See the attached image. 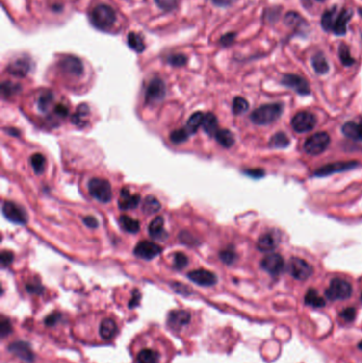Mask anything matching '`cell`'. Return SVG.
<instances>
[{
	"label": "cell",
	"mask_w": 362,
	"mask_h": 363,
	"mask_svg": "<svg viewBox=\"0 0 362 363\" xmlns=\"http://www.w3.org/2000/svg\"><path fill=\"white\" fill-rule=\"evenodd\" d=\"M215 138L217 142L221 145L224 148H231V146L235 144V137L230 130L221 129L218 130L215 134Z\"/></svg>",
	"instance_id": "obj_30"
},
{
	"label": "cell",
	"mask_w": 362,
	"mask_h": 363,
	"mask_svg": "<svg viewBox=\"0 0 362 363\" xmlns=\"http://www.w3.org/2000/svg\"><path fill=\"white\" fill-rule=\"evenodd\" d=\"M8 350L26 362L32 363L34 361V354L32 352L30 344L27 342H13L8 346Z\"/></svg>",
	"instance_id": "obj_16"
},
{
	"label": "cell",
	"mask_w": 362,
	"mask_h": 363,
	"mask_svg": "<svg viewBox=\"0 0 362 363\" xmlns=\"http://www.w3.org/2000/svg\"><path fill=\"white\" fill-rule=\"evenodd\" d=\"M53 102V95L52 93L50 92H46L44 93L42 96L40 100H38V108H40V111L43 112V113H46L49 107L51 105V103Z\"/></svg>",
	"instance_id": "obj_40"
},
{
	"label": "cell",
	"mask_w": 362,
	"mask_h": 363,
	"mask_svg": "<svg viewBox=\"0 0 362 363\" xmlns=\"http://www.w3.org/2000/svg\"><path fill=\"white\" fill-rule=\"evenodd\" d=\"M360 299H361V302H362V293H361V295H360Z\"/></svg>",
	"instance_id": "obj_61"
},
{
	"label": "cell",
	"mask_w": 362,
	"mask_h": 363,
	"mask_svg": "<svg viewBox=\"0 0 362 363\" xmlns=\"http://www.w3.org/2000/svg\"><path fill=\"white\" fill-rule=\"evenodd\" d=\"M149 234L153 239L164 240L167 238V233L164 228V219L163 217H156L152 220L149 225Z\"/></svg>",
	"instance_id": "obj_23"
},
{
	"label": "cell",
	"mask_w": 362,
	"mask_h": 363,
	"mask_svg": "<svg viewBox=\"0 0 362 363\" xmlns=\"http://www.w3.org/2000/svg\"><path fill=\"white\" fill-rule=\"evenodd\" d=\"M0 259H1L2 266H8L9 265L12 264L13 259H14V254L10 251H3L1 253V257H0Z\"/></svg>",
	"instance_id": "obj_49"
},
{
	"label": "cell",
	"mask_w": 362,
	"mask_h": 363,
	"mask_svg": "<svg viewBox=\"0 0 362 363\" xmlns=\"http://www.w3.org/2000/svg\"><path fill=\"white\" fill-rule=\"evenodd\" d=\"M26 289L29 293H32V294H42L44 288L40 284H34V283H29L26 286Z\"/></svg>",
	"instance_id": "obj_50"
},
{
	"label": "cell",
	"mask_w": 362,
	"mask_h": 363,
	"mask_svg": "<svg viewBox=\"0 0 362 363\" xmlns=\"http://www.w3.org/2000/svg\"><path fill=\"white\" fill-rule=\"evenodd\" d=\"M249 110V102L242 97H236L233 101L232 111L235 115H241Z\"/></svg>",
	"instance_id": "obj_39"
},
{
	"label": "cell",
	"mask_w": 362,
	"mask_h": 363,
	"mask_svg": "<svg viewBox=\"0 0 362 363\" xmlns=\"http://www.w3.org/2000/svg\"><path fill=\"white\" fill-rule=\"evenodd\" d=\"M358 13H359V15L362 17V8H360V9L358 10Z\"/></svg>",
	"instance_id": "obj_59"
},
{
	"label": "cell",
	"mask_w": 362,
	"mask_h": 363,
	"mask_svg": "<svg viewBox=\"0 0 362 363\" xmlns=\"http://www.w3.org/2000/svg\"><path fill=\"white\" fill-rule=\"evenodd\" d=\"M358 347H359V348H360V349L362 350V341H361V342H360V343L358 344Z\"/></svg>",
	"instance_id": "obj_60"
},
{
	"label": "cell",
	"mask_w": 362,
	"mask_h": 363,
	"mask_svg": "<svg viewBox=\"0 0 362 363\" xmlns=\"http://www.w3.org/2000/svg\"><path fill=\"white\" fill-rule=\"evenodd\" d=\"M203 130L205 131L206 134L208 135L215 136V134L217 133L218 129V119L212 113H207L204 115V119H203V123H202Z\"/></svg>",
	"instance_id": "obj_28"
},
{
	"label": "cell",
	"mask_w": 362,
	"mask_h": 363,
	"mask_svg": "<svg viewBox=\"0 0 362 363\" xmlns=\"http://www.w3.org/2000/svg\"><path fill=\"white\" fill-rule=\"evenodd\" d=\"M99 333L103 340H111L117 334V324L112 318H104L100 324Z\"/></svg>",
	"instance_id": "obj_24"
},
{
	"label": "cell",
	"mask_w": 362,
	"mask_h": 363,
	"mask_svg": "<svg viewBox=\"0 0 362 363\" xmlns=\"http://www.w3.org/2000/svg\"><path fill=\"white\" fill-rule=\"evenodd\" d=\"M166 85L163 80L158 78L153 79L147 87L146 91V103L147 104H157L165 98Z\"/></svg>",
	"instance_id": "obj_9"
},
{
	"label": "cell",
	"mask_w": 362,
	"mask_h": 363,
	"mask_svg": "<svg viewBox=\"0 0 362 363\" xmlns=\"http://www.w3.org/2000/svg\"><path fill=\"white\" fill-rule=\"evenodd\" d=\"M155 2L164 11H172L178 5V0H155Z\"/></svg>",
	"instance_id": "obj_47"
},
{
	"label": "cell",
	"mask_w": 362,
	"mask_h": 363,
	"mask_svg": "<svg viewBox=\"0 0 362 363\" xmlns=\"http://www.w3.org/2000/svg\"><path fill=\"white\" fill-rule=\"evenodd\" d=\"M12 329V324L9 318L2 316L1 320H0V335H1V338H4L11 334Z\"/></svg>",
	"instance_id": "obj_45"
},
{
	"label": "cell",
	"mask_w": 362,
	"mask_h": 363,
	"mask_svg": "<svg viewBox=\"0 0 362 363\" xmlns=\"http://www.w3.org/2000/svg\"><path fill=\"white\" fill-rule=\"evenodd\" d=\"M279 240L276 239V236L272 233H266L263 234L261 237L257 241V248L261 252H270L273 251L274 248L277 246V242Z\"/></svg>",
	"instance_id": "obj_25"
},
{
	"label": "cell",
	"mask_w": 362,
	"mask_h": 363,
	"mask_svg": "<svg viewBox=\"0 0 362 363\" xmlns=\"http://www.w3.org/2000/svg\"><path fill=\"white\" fill-rule=\"evenodd\" d=\"M290 145V139L286 133L284 132H279L274 134V135L271 137L269 145L271 148H275V149H284L287 148V146Z\"/></svg>",
	"instance_id": "obj_33"
},
{
	"label": "cell",
	"mask_w": 362,
	"mask_h": 363,
	"mask_svg": "<svg viewBox=\"0 0 362 363\" xmlns=\"http://www.w3.org/2000/svg\"><path fill=\"white\" fill-rule=\"evenodd\" d=\"M140 203L139 194H131L130 190L127 188H122L120 193V197L118 201V206L122 210L136 208Z\"/></svg>",
	"instance_id": "obj_18"
},
{
	"label": "cell",
	"mask_w": 362,
	"mask_h": 363,
	"mask_svg": "<svg viewBox=\"0 0 362 363\" xmlns=\"http://www.w3.org/2000/svg\"><path fill=\"white\" fill-rule=\"evenodd\" d=\"M244 174H247L251 177H254V178H259V177H262L264 175V171L262 169H248V170H244Z\"/></svg>",
	"instance_id": "obj_52"
},
{
	"label": "cell",
	"mask_w": 362,
	"mask_h": 363,
	"mask_svg": "<svg viewBox=\"0 0 362 363\" xmlns=\"http://www.w3.org/2000/svg\"><path fill=\"white\" fill-rule=\"evenodd\" d=\"M191 320V315L186 310H172L168 315V324L172 328H181L188 324Z\"/></svg>",
	"instance_id": "obj_19"
},
{
	"label": "cell",
	"mask_w": 362,
	"mask_h": 363,
	"mask_svg": "<svg viewBox=\"0 0 362 363\" xmlns=\"http://www.w3.org/2000/svg\"><path fill=\"white\" fill-rule=\"evenodd\" d=\"M119 223H120L121 228L128 233L136 234L139 232V229H140L139 221L135 220L129 216H121L119 218Z\"/></svg>",
	"instance_id": "obj_32"
},
{
	"label": "cell",
	"mask_w": 362,
	"mask_h": 363,
	"mask_svg": "<svg viewBox=\"0 0 362 363\" xmlns=\"http://www.w3.org/2000/svg\"><path fill=\"white\" fill-rule=\"evenodd\" d=\"M316 125L315 115L307 112L301 111L296 113L293 118L291 119V126L296 133H307L312 131Z\"/></svg>",
	"instance_id": "obj_6"
},
{
	"label": "cell",
	"mask_w": 362,
	"mask_h": 363,
	"mask_svg": "<svg viewBox=\"0 0 362 363\" xmlns=\"http://www.w3.org/2000/svg\"><path fill=\"white\" fill-rule=\"evenodd\" d=\"M140 298H141V294L139 293V291L138 290H135L133 292V297H132V299L130 301V303H129V307H130V308L136 307V306L139 305Z\"/></svg>",
	"instance_id": "obj_54"
},
{
	"label": "cell",
	"mask_w": 362,
	"mask_h": 363,
	"mask_svg": "<svg viewBox=\"0 0 362 363\" xmlns=\"http://www.w3.org/2000/svg\"><path fill=\"white\" fill-rule=\"evenodd\" d=\"M353 16V11L351 9H341L338 15L337 21L335 23L333 32L337 36L345 35L347 31V24L351 21Z\"/></svg>",
	"instance_id": "obj_17"
},
{
	"label": "cell",
	"mask_w": 362,
	"mask_h": 363,
	"mask_svg": "<svg viewBox=\"0 0 362 363\" xmlns=\"http://www.w3.org/2000/svg\"><path fill=\"white\" fill-rule=\"evenodd\" d=\"M318 1H324V0H318Z\"/></svg>",
	"instance_id": "obj_62"
},
{
	"label": "cell",
	"mask_w": 362,
	"mask_h": 363,
	"mask_svg": "<svg viewBox=\"0 0 362 363\" xmlns=\"http://www.w3.org/2000/svg\"><path fill=\"white\" fill-rule=\"evenodd\" d=\"M30 68H31L30 61L28 59H26V57H21V59H17L15 61H13L11 64H9L8 73L15 76H25L29 73Z\"/></svg>",
	"instance_id": "obj_21"
},
{
	"label": "cell",
	"mask_w": 362,
	"mask_h": 363,
	"mask_svg": "<svg viewBox=\"0 0 362 363\" xmlns=\"http://www.w3.org/2000/svg\"><path fill=\"white\" fill-rule=\"evenodd\" d=\"M218 6H229L232 4L233 0H211Z\"/></svg>",
	"instance_id": "obj_57"
},
{
	"label": "cell",
	"mask_w": 362,
	"mask_h": 363,
	"mask_svg": "<svg viewBox=\"0 0 362 363\" xmlns=\"http://www.w3.org/2000/svg\"><path fill=\"white\" fill-rule=\"evenodd\" d=\"M187 276L191 280V282L196 283L199 286L203 287H210L217 284L218 277L216 276L215 273H212L208 270L204 269H199V270H193L187 274Z\"/></svg>",
	"instance_id": "obj_14"
},
{
	"label": "cell",
	"mask_w": 362,
	"mask_h": 363,
	"mask_svg": "<svg viewBox=\"0 0 362 363\" xmlns=\"http://www.w3.org/2000/svg\"><path fill=\"white\" fill-rule=\"evenodd\" d=\"M61 318V314H57V312H53V314L49 315L46 318H45V324L47 326H53L57 322L60 321Z\"/></svg>",
	"instance_id": "obj_51"
},
{
	"label": "cell",
	"mask_w": 362,
	"mask_h": 363,
	"mask_svg": "<svg viewBox=\"0 0 362 363\" xmlns=\"http://www.w3.org/2000/svg\"><path fill=\"white\" fill-rule=\"evenodd\" d=\"M342 133L347 138L357 140H362V119L356 121H347L342 126Z\"/></svg>",
	"instance_id": "obj_20"
},
{
	"label": "cell",
	"mask_w": 362,
	"mask_h": 363,
	"mask_svg": "<svg viewBox=\"0 0 362 363\" xmlns=\"http://www.w3.org/2000/svg\"><path fill=\"white\" fill-rule=\"evenodd\" d=\"M311 65L314 72L318 74H326L329 72L328 61L322 52L315 53L311 57Z\"/></svg>",
	"instance_id": "obj_26"
},
{
	"label": "cell",
	"mask_w": 362,
	"mask_h": 363,
	"mask_svg": "<svg viewBox=\"0 0 362 363\" xmlns=\"http://www.w3.org/2000/svg\"><path fill=\"white\" fill-rule=\"evenodd\" d=\"M340 316L346 322H353L356 318V309L354 307H348L340 312Z\"/></svg>",
	"instance_id": "obj_48"
},
{
	"label": "cell",
	"mask_w": 362,
	"mask_h": 363,
	"mask_svg": "<svg viewBox=\"0 0 362 363\" xmlns=\"http://www.w3.org/2000/svg\"><path fill=\"white\" fill-rule=\"evenodd\" d=\"M161 247L153 241H140L134 248V255L140 259L151 260L161 253Z\"/></svg>",
	"instance_id": "obj_13"
},
{
	"label": "cell",
	"mask_w": 362,
	"mask_h": 363,
	"mask_svg": "<svg viewBox=\"0 0 362 363\" xmlns=\"http://www.w3.org/2000/svg\"><path fill=\"white\" fill-rule=\"evenodd\" d=\"M305 304L314 308L325 307V299L319 295V293L314 289H309L305 294Z\"/></svg>",
	"instance_id": "obj_29"
},
{
	"label": "cell",
	"mask_w": 362,
	"mask_h": 363,
	"mask_svg": "<svg viewBox=\"0 0 362 363\" xmlns=\"http://www.w3.org/2000/svg\"><path fill=\"white\" fill-rule=\"evenodd\" d=\"M5 132L8 133V134H10V135L19 136V132H18V130H16V129H12V127H10V129H6Z\"/></svg>",
	"instance_id": "obj_58"
},
{
	"label": "cell",
	"mask_w": 362,
	"mask_h": 363,
	"mask_svg": "<svg viewBox=\"0 0 362 363\" xmlns=\"http://www.w3.org/2000/svg\"><path fill=\"white\" fill-rule=\"evenodd\" d=\"M88 193L100 203H108L113 197L111 184L100 177H94L88 182Z\"/></svg>",
	"instance_id": "obj_3"
},
{
	"label": "cell",
	"mask_w": 362,
	"mask_h": 363,
	"mask_svg": "<svg viewBox=\"0 0 362 363\" xmlns=\"http://www.w3.org/2000/svg\"><path fill=\"white\" fill-rule=\"evenodd\" d=\"M54 112H55L56 115H59V116L65 117V116H67V114H68V108L65 105L59 104V105L55 106Z\"/></svg>",
	"instance_id": "obj_56"
},
{
	"label": "cell",
	"mask_w": 362,
	"mask_h": 363,
	"mask_svg": "<svg viewBox=\"0 0 362 363\" xmlns=\"http://www.w3.org/2000/svg\"><path fill=\"white\" fill-rule=\"evenodd\" d=\"M187 62V57L183 54H173L168 57V63L171 64L172 66L181 67L184 66Z\"/></svg>",
	"instance_id": "obj_46"
},
{
	"label": "cell",
	"mask_w": 362,
	"mask_h": 363,
	"mask_svg": "<svg viewBox=\"0 0 362 363\" xmlns=\"http://www.w3.org/2000/svg\"><path fill=\"white\" fill-rule=\"evenodd\" d=\"M288 270L291 276L297 280H306L313 274V267L307 261L299 257L290 259Z\"/></svg>",
	"instance_id": "obj_8"
},
{
	"label": "cell",
	"mask_w": 362,
	"mask_h": 363,
	"mask_svg": "<svg viewBox=\"0 0 362 363\" xmlns=\"http://www.w3.org/2000/svg\"><path fill=\"white\" fill-rule=\"evenodd\" d=\"M203 119H204V114L201 112H197L195 114H192L190 118L187 121V123L185 125L186 131L188 132L190 135L195 134L200 126H202L203 123Z\"/></svg>",
	"instance_id": "obj_31"
},
{
	"label": "cell",
	"mask_w": 362,
	"mask_h": 363,
	"mask_svg": "<svg viewBox=\"0 0 362 363\" xmlns=\"http://www.w3.org/2000/svg\"><path fill=\"white\" fill-rule=\"evenodd\" d=\"M128 45H129V47L133 49L134 51H136V52L138 53H141L146 49V45L144 43L143 37H141L139 34L135 33V32L129 33Z\"/></svg>",
	"instance_id": "obj_34"
},
{
	"label": "cell",
	"mask_w": 362,
	"mask_h": 363,
	"mask_svg": "<svg viewBox=\"0 0 362 363\" xmlns=\"http://www.w3.org/2000/svg\"><path fill=\"white\" fill-rule=\"evenodd\" d=\"M83 222H84V224H85L87 227H90V228H96L97 226H98V220H97L95 217H92V216L85 217V218L83 219Z\"/></svg>",
	"instance_id": "obj_55"
},
{
	"label": "cell",
	"mask_w": 362,
	"mask_h": 363,
	"mask_svg": "<svg viewBox=\"0 0 362 363\" xmlns=\"http://www.w3.org/2000/svg\"><path fill=\"white\" fill-rule=\"evenodd\" d=\"M283 111L284 105L282 103L263 104L252 112L250 119L254 124L268 125L275 122L282 116Z\"/></svg>",
	"instance_id": "obj_1"
},
{
	"label": "cell",
	"mask_w": 362,
	"mask_h": 363,
	"mask_svg": "<svg viewBox=\"0 0 362 363\" xmlns=\"http://www.w3.org/2000/svg\"><path fill=\"white\" fill-rule=\"evenodd\" d=\"M159 359V353L156 352V350L149 348L141 349L136 357L137 363H158Z\"/></svg>",
	"instance_id": "obj_27"
},
{
	"label": "cell",
	"mask_w": 362,
	"mask_h": 363,
	"mask_svg": "<svg viewBox=\"0 0 362 363\" xmlns=\"http://www.w3.org/2000/svg\"><path fill=\"white\" fill-rule=\"evenodd\" d=\"M339 13H340V10L338 9L337 5L333 6V8L326 10L324 13H323L322 18H321L322 29L326 32H333L334 25H335L336 21H337Z\"/></svg>",
	"instance_id": "obj_22"
},
{
	"label": "cell",
	"mask_w": 362,
	"mask_h": 363,
	"mask_svg": "<svg viewBox=\"0 0 362 363\" xmlns=\"http://www.w3.org/2000/svg\"><path fill=\"white\" fill-rule=\"evenodd\" d=\"M2 214L5 219H8L14 224L25 225L28 222V215L26 213V210L17 205V204L10 201H5L3 203Z\"/></svg>",
	"instance_id": "obj_7"
},
{
	"label": "cell",
	"mask_w": 362,
	"mask_h": 363,
	"mask_svg": "<svg viewBox=\"0 0 362 363\" xmlns=\"http://www.w3.org/2000/svg\"><path fill=\"white\" fill-rule=\"evenodd\" d=\"M89 114V108L86 104H81L79 105V107H78V110L76 112V114L73 116L72 118V121L73 123L78 125V126H84L85 125V117L88 116Z\"/></svg>",
	"instance_id": "obj_36"
},
{
	"label": "cell",
	"mask_w": 362,
	"mask_h": 363,
	"mask_svg": "<svg viewBox=\"0 0 362 363\" xmlns=\"http://www.w3.org/2000/svg\"><path fill=\"white\" fill-rule=\"evenodd\" d=\"M31 166L32 169L36 174H42L46 169V157H45L41 153H35L31 156Z\"/></svg>",
	"instance_id": "obj_35"
},
{
	"label": "cell",
	"mask_w": 362,
	"mask_h": 363,
	"mask_svg": "<svg viewBox=\"0 0 362 363\" xmlns=\"http://www.w3.org/2000/svg\"><path fill=\"white\" fill-rule=\"evenodd\" d=\"M353 293L352 285L345 279L334 278L325 291V296L329 301H343L350 298Z\"/></svg>",
	"instance_id": "obj_4"
},
{
	"label": "cell",
	"mask_w": 362,
	"mask_h": 363,
	"mask_svg": "<svg viewBox=\"0 0 362 363\" xmlns=\"http://www.w3.org/2000/svg\"><path fill=\"white\" fill-rule=\"evenodd\" d=\"M331 144V136L326 132H319L308 137L304 144V150L309 155H320L325 152Z\"/></svg>",
	"instance_id": "obj_5"
},
{
	"label": "cell",
	"mask_w": 362,
	"mask_h": 363,
	"mask_svg": "<svg viewBox=\"0 0 362 363\" xmlns=\"http://www.w3.org/2000/svg\"><path fill=\"white\" fill-rule=\"evenodd\" d=\"M187 265H188V257H187L185 254L177 253L176 255H174L173 266H176V269L182 270Z\"/></svg>",
	"instance_id": "obj_44"
},
{
	"label": "cell",
	"mask_w": 362,
	"mask_h": 363,
	"mask_svg": "<svg viewBox=\"0 0 362 363\" xmlns=\"http://www.w3.org/2000/svg\"><path fill=\"white\" fill-rule=\"evenodd\" d=\"M261 267L270 275L279 276L285 267V261L280 254H269L261 260Z\"/></svg>",
	"instance_id": "obj_12"
},
{
	"label": "cell",
	"mask_w": 362,
	"mask_h": 363,
	"mask_svg": "<svg viewBox=\"0 0 362 363\" xmlns=\"http://www.w3.org/2000/svg\"><path fill=\"white\" fill-rule=\"evenodd\" d=\"M235 36L236 34L233 33V32H231V33H228L225 34L221 37V40H220V43H221L223 46H230V45L234 42L235 40Z\"/></svg>",
	"instance_id": "obj_53"
},
{
	"label": "cell",
	"mask_w": 362,
	"mask_h": 363,
	"mask_svg": "<svg viewBox=\"0 0 362 363\" xmlns=\"http://www.w3.org/2000/svg\"><path fill=\"white\" fill-rule=\"evenodd\" d=\"M358 166H359V163L354 162V161L332 163V164H327L318 168L314 171L313 174L315 176H327V175H332L334 173H338V172L348 171V170L358 167Z\"/></svg>",
	"instance_id": "obj_11"
},
{
	"label": "cell",
	"mask_w": 362,
	"mask_h": 363,
	"mask_svg": "<svg viewBox=\"0 0 362 363\" xmlns=\"http://www.w3.org/2000/svg\"><path fill=\"white\" fill-rule=\"evenodd\" d=\"M339 57H340L341 63L346 67L353 66L355 64L354 57L351 55L350 47H348L347 45L344 43L340 44V46H339Z\"/></svg>",
	"instance_id": "obj_37"
},
{
	"label": "cell",
	"mask_w": 362,
	"mask_h": 363,
	"mask_svg": "<svg viewBox=\"0 0 362 363\" xmlns=\"http://www.w3.org/2000/svg\"><path fill=\"white\" fill-rule=\"evenodd\" d=\"M60 68L63 73H65L68 75L80 76L83 74L84 68L83 64L79 57H76L73 55L65 56L64 59L60 61Z\"/></svg>",
	"instance_id": "obj_15"
},
{
	"label": "cell",
	"mask_w": 362,
	"mask_h": 363,
	"mask_svg": "<svg viewBox=\"0 0 362 363\" xmlns=\"http://www.w3.org/2000/svg\"><path fill=\"white\" fill-rule=\"evenodd\" d=\"M90 22L100 30H108L116 22V12L107 4H99L90 13Z\"/></svg>",
	"instance_id": "obj_2"
},
{
	"label": "cell",
	"mask_w": 362,
	"mask_h": 363,
	"mask_svg": "<svg viewBox=\"0 0 362 363\" xmlns=\"http://www.w3.org/2000/svg\"><path fill=\"white\" fill-rule=\"evenodd\" d=\"M190 136V134L186 131V129H181V130H174L170 134V140L174 144H182L186 142L188 137Z\"/></svg>",
	"instance_id": "obj_41"
},
{
	"label": "cell",
	"mask_w": 362,
	"mask_h": 363,
	"mask_svg": "<svg viewBox=\"0 0 362 363\" xmlns=\"http://www.w3.org/2000/svg\"><path fill=\"white\" fill-rule=\"evenodd\" d=\"M19 89H21V86L18 84H15V83L12 82H4L1 87L2 96L3 97H11V96L15 95Z\"/></svg>",
	"instance_id": "obj_43"
},
{
	"label": "cell",
	"mask_w": 362,
	"mask_h": 363,
	"mask_svg": "<svg viewBox=\"0 0 362 363\" xmlns=\"http://www.w3.org/2000/svg\"><path fill=\"white\" fill-rule=\"evenodd\" d=\"M220 259H221L225 265H233L237 259V255L234 250H231V248H226V250H223L220 252L219 254Z\"/></svg>",
	"instance_id": "obj_42"
},
{
	"label": "cell",
	"mask_w": 362,
	"mask_h": 363,
	"mask_svg": "<svg viewBox=\"0 0 362 363\" xmlns=\"http://www.w3.org/2000/svg\"><path fill=\"white\" fill-rule=\"evenodd\" d=\"M160 207H161L160 203L158 202L156 197L152 196V195H148L145 199L143 210H144V213H146L147 215H153L155 213H157L160 209Z\"/></svg>",
	"instance_id": "obj_38"
},
{
	"label": "cell",
	"mask_w": 362,
	"mask_h": 363,
	"mask_svg": "<svg viewBox=\"0 0 362 363\" xmlns=\"http://www.w3.org/2000/svg\"><path fill=\"white\" fill-rule=\"evenodd\" d=\"M282 84L288 88L293 89L294 92L302 96H307L311 93L306 79H304L303 76L297 74L292 73L285 74L282 78Z\"/></svg>",
	"instance_id": "obj_10"
}]
</instances>
